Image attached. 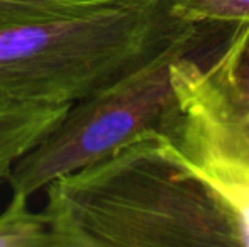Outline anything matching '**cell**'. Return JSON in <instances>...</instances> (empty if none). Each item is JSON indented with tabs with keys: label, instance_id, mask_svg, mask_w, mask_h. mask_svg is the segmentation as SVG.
Listing matches in <instances>:
<instances>
[{
	"label": "cell",
	"instance_id": "6da1fadb",
	"mask_svg": "<svg viewBox=\"0 0 249 247\" xmlns=\"http://www.w3.org/2000/svg\"><path fill=\"white\" fill-rule=\"evenodd\" d=\"M59 247L246 246L232 205L160 132L46 185Z\"/></svg>",
	"mask_w": 249,
	"mask_h": 247
},
{
	"label": "cell",
	"instance_id": "7a4b0ae2",
	"mask_svg": "<svg viewBox=\"0 0 249 247\" xmlns=\"http://www.w3.org/2000/svg\"><path fill=\"white\" fill-rule=\"evenodd\" d=\"M195 24L175 16L173 0H110L0 33V97L73 105L144 66Z\"/></svg>",
	"mask_w": 249,
	"mask_h": 247
},
{
	"label": "cell",
	"instance_id": "3957f363",
	"mask_svg": "<svg viewBox=\"0 0 249 247\" xmlns=\"http://www.w3.org/2000/svg\"><path fill=\"white\" fill-rule=\"evenodd\" d=\"M231 22H198L163 53L107 88L73 103L50 134L14 165L9 185L34 195L53 180L107 158L149 131L166 137L178 119L170 80L175 60L222 44Z\"/></svg>",
	"mask_w": 249,
	"mask_h": 247
},
{
	"label": "cell",
	"instance_id": "277c9868",
	"mask_svg": "<svg viewBox=\"0 0 249 247\" xmlns=\"http://www.w3.org/2000/svg\"><path fill=\"white\" fill-rule=\"evenodd\" d=\"M178 119L166 139L229 200L249 246V20L173 61Z\"/></svg>",
	"mask_w": 249,
	"mask_h": 247
},
{
	"label": "cell",
	"instance_id": "5b68a950",
	"mask_svg": "<svg viewBox=\"0 0 249 247\" xmlns=\"http://www.w3.org/2000/svg\"><path fill=\"white\" fill-rule=\"evenodd\" d=\"M71 103L17 102L0 97V185L14 165L56 127Z\"/></svg>",
	"mask_w": 249,
	"mask_h": 247
},
{
	"label": "cell",
	"instance_id": "8992f818",
	"mask_svg": "<svg viewBox=\"0 0 249 247\" xmlns=\"http://www.w3.org/2000/svg\"><path fill=\"white\" fill-rule=\"evenodd\" d=\"M27 200V195L14 191L0 214V247H59L44 212L29 210Z\"/></svg>",
	"mask_w": 249,
	"mask_h": 247
},
{
	"label": "cell",
	"instance_id": "52a82bcc",
	"mask_svg": "<svg viewBox=\"0 0 249 247\" xmlns=\"http://www.w3.org/2000/svg\"><path fill=\"white\" fill-rule=\"evenodd\" d=\"M110 0H0V33L78 16Z\"/></svg>",
	"mask_w": 249,
	"mask_h": 247
},
{
	"label": "cell",
	"instance_id": "ba28073f",
	"mask_svg": "<svg viewBox=\"0 0 249 247\" xmlns=\"http://www.w3.org/2000/svg\"><path fill=\"white\" fill-rule=\"evenodd\" d=\"M173 14L187 22L249 20V0H173Z\"/></svg>",
	"mask_w": 249,
	"mask_h": 247
}]
</instances>
